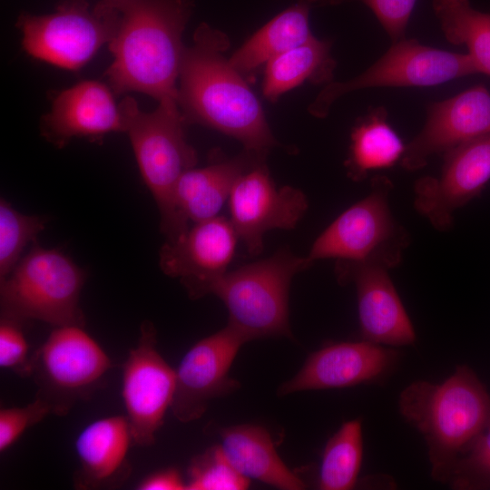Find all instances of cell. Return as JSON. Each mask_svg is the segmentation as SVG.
<instances>
[{
  "label": "cell",
  "instance_id": "15",
  "mask_svg": "<svg viewBox=\"0 0 490 490\" xmlns=\"http://www.w3.org/2000/svg\"><path fill=\"white\" fill-rule=\"evenodd\" d=\"M388 270L374 262L337 260L335 265L338 283L356 287L363 339L391 347L411 345L416 332Z\"/></svg>",
  "mask_w": 490,
  "mask_h": 490
},
{
  "label": "cell",
  "instance_id": "6",
  "mask_svg": "<svg viewBox=\"0 0 490 490\" xmlns=\"http://www.w3.org/2000/svg\"><path fill=\"white\" fill-rule=\"evenodd\" d=\"M84 271L68 256L37 241L0 281L2 315L52 326L84 325L79 306Z\"/></svg>",
  "mask_w": 490,
  "mask_h": 490
},
{
  "label": "cell",
  "instance_id": "27",
  "mask_svg": "<svg viewBox=\"0 0 490 490\" xmlns=\"http://www.w3.org/2000/svg\"><path fill=\"white\" fill-rule=\"evenodd\" d=\"M363 458L362 423L342 424L324 448L318 476L321 490H349L357 483Z\"/></svg>",
  "mask_w": 490,
  "mask_h": 490
},
{
  "label": "cell",
  "instance_id": "13",
  "mask_svg": "<svg viewBox=\"0 0 490 490\" xmlns=\"http://www.w3.org/2000/svg\"><path fill=\"white\" fill-rule=\"evenodd\" d=\"M229 204L230 222L238 238L253 256L262 251L267 231L294 229L308 210V200L301 190L276 187L264 160L239 177Z\"/></svg>",
  "mask_w": 490,
  "mask_h": 490
},
{
  "label": "cell",
  "instance_id": "10",
  "mask_svg": "<svg viewBox=\"0 0 490 490\" xmlns=\"http://www.w3.org/2000/svg\"><path fill=\"white\" fill-rule=\"evenodd\" d=\"M479 74L467 54H457L403 38L361 74L346 82L329 83L309 107L318 118L328 115L336 100L346 93L371 87H426Z\"/></svg>",
  "mask_w": 490,
  "mask_h": 490
},
{
  "label": "cell",
  "instance_id": "25",
  "mask_svg": "<svg viewBox=\"0 0 490 490\" xmlns=\"http://www.w3.org/2000/svg\"><path fill=\"white\" fill-rule=\"evenodd\" d=\"M387 117L386 109L377 107L354 127L346 161L348 175L353 181H362L369 172L391 167L401 160L406 145Z\"/></svg>",
  "mask_w": 490,
  "mask_h": 490
},
{
  "label": "cell",
  "instance_id": "9",
  "mask_svg": "<svg viewBox=\"0 0 490 490\" xmlns=\"http://www.w3.org/2000/svg\"><path fill=\"white\" fill-rule=\"evenodd\" d=\"M112 367L103 348L83 326L55 327L32 357L36 397L52 414L64 416L90 397Z\"/></svg>",
  "mask_w": 490,
  "mask_h": 490
},
{
  "label": "cell",
  "instance_id": "22",
  "mask_svg": "<svg viewBox=\"0 0 490 490\" xmlns=\"http://www.w3.org/2000/svg\"><path fill=\"white\" fill-rule=\"evenodd\" d=\"M220 445L230 465L248 479H256L284 490L305 489V483L283 463L270 435L254 425L221 429Z\"/></svg>",
  "mask_w": 490,
  "mask_h": 490
},
{
  "label": "cell",
  "instance_id": "30",
  "mask_svg": "<svg viewBox=\"0 0 490 490\" xmlns=\"http://www.w3.org/2000/svg\"><path fill=\"white\" fill-rule=\"evenodd\" d=\"M22 321L1 316L0 320V367L19 375L31 377L32 358L21 327Z\"/></svg>",
  "mask_w": 490,
  "mask_h": 490
},
{
  "label": "cell",
  "instance_id": "5",
  "mask_svg": "<svg viewBox=\"0 0 490 490\" xmlns=\"http://www.w3.org/2000/svg\"><path fill=\"white\" fill-rule=\"evenodd\" d=\"M306 257L288 249L242 266L211 281L203 295L214 294L226 306L228 324L248 341L292 338L289 323V290L292 278L309 268Z\"/></svg>",
  "mask_w": 490,
  "mask_h": 490
},
{
  "label": "cell",
  "instance_id": "35",
  "mask_svg": "<svg viewBox=\"0 0 490 490\" xmlns=\"http://www.w3.org/2000/svg\"><path fill=\"white\" fill-rule=\"evenodd\" d=\"M309 5H334L342 3L343 0H299Z\"/></svg>",
  "mask_w": 490,
  "mask_h": 490
},
{
  "label": "cell",
  "instance_id": "7",
  "mask_svg": "<svg viewBox=\"0 0 490 490\" xmlns=\"http://www.w3.org/2000/svg\"><path fill=\"white\" fill-rule=\"evenodd\" d=\"M392 182L385 176L373 179L370 191L334 220L313 242L306 260L374 262L397 267L409 244L407 231L389 208Z\"/></svg>",
  "mask_w": 490,
  "mask_h": 490
},
{
  "label": "cell",
  "instance_id": "14",
  "mask_svg": "<svg viewBox=\"0 0 490 490\" xmlns=\"http://www.w3.org/2000/svg\"><path fill=\"white\" fill-rule=\"evenodd\" d=\"M246 338L229 324L196 342L183 356L176 372L171 409L182 423L199 419L209 403L230 394L240 383L229 376L231 364Z\"/></svg>",
  "mask_w": 490,
  "mask_h": 490
},
{
  "label": "cell",
  "instance_id": "19",
  "mask_svg": "<svg viewBox=\"0 0 490 490\" xmlns=\"http://www.w3.org/2000/svg\"><path fill=\"white\" fill-rule=\"evenodd\" d=\"M113 93L111 88L93 80L60 92L50 112L41 118V135L61 149L74 137L98 139L113 132H125L124 119Z\"/></svg>",
  "mask_w": 490,
  "mask_h": 490
},
{
  "label": "cell",
  "instance_id": "33",
  "mask_svg": "<svg viewBox=\"0 0 490 490\" xmlns=\"http://www.w3.org/2000/svg\"><path fill=\"white\" fill-rule=\"evenodd\" d=\"M376 15L392 40L405 38L408 20L416 0H359Z\"/></svg>",
  "mask_w": 490,
  "mask_h": 490
},
{
  "label": "cell",
  "instance_id": "21",
  "mask_svg": "<svg viewBox=\"0 0 490 490\" xmlns=\"http://www.w3.org/2000/svg\"><path fill=\"white\" fill-rule=\"evenodd\" d=\"M265 157L266 154L245 150L237 157L186 171L174 190V201L181 216L193 223L217 217L239 177Z\"/></svg>",
  "mask_w": 490,
  "mask_h": 490
},
{
  "label": "cell",
  "instance_id": "12",
  "mask_svg": "<svg viewBox=\"0 0 490 490\" xmlns=\"http://www.w3.org/2000/svg\"><path fill=\"white\" fill-rule=\"evenodd\" d=\"M438 176L414 185V207L438 231L453 226L454 212L475 198L490 181V132L444 153Z\"/></svg>",
  "mask_w": 490,
  "mask_h": 490
},
{
  "label": "cell",
  "instance_id": "24",
  "mask_svg": "<svg viewBox=\"0 0 490 490\" xmlns=\"http://www.w3.org/2000/svg\"><path fill=\"white\" fill-rule=\"evenodd\" d=\"M330 46V42L313 36L270 60L262 84L264 96L275 101L306 80L329 83L336 66Z\"/></svg>",
  "mask_w": 490,
  "mask_h": 490
},
{
  "label": "cell",
  "instance_id": "2",
  "mask_svg": "<svg viewBox=\"0 0 490 490\" xmlns=\"http://www.w3.org/2000/svg\"><path fill=\"white\" fill-rule=\"evenodd\" d=\"M121 14L108 44L113 62L106 71L116 94L138 92L158 102L177 99L176 83L185 46L183 31L193 0H103Z\"/></svg>",
  "mask_w": 490,
  "mask_h": 490
},
{
  "label": "cell",
  "instance_id": "26",
  "mask_svg": "<svg viewBox=\"0 0 490 490\" xmlns=\"http://www.w3.org/2000/svg\"><path fill=\"white\" fill-rule=\"evenodd\" d=\"M432 6L446 39L466 45L478 73L490 76V13L469 0H433Z\"/></svg>",
  "mask_w": 490,
  "mask_h": 490
},
{
  "label": "cell",
  "instance_id": "18",
  "mask_svg": "<svg viewBox=\"0 0 490 490\" xmlns=\"http://www.w3.org/2000/svg\"><path fill=\"white\" fill-rule=\"evenodd\" d=\"M397 360L396 350L368 340L333 343L312 353L300 370L279 387L278 394L368 383L382 377Z\"/></svg>",
  "mask_w": 490,
  "mask_h": 490
},
{
  "label": "cell",
  "instance_id": "34",
  "mask_svg": "<svg viewBox=\"0 0 490 490\" xmlns=\"http://www.w3.org/2000/svg\"><path fill=\"white\" fill-rule=\"evenodd\" d=\"M141 490H183L187 489L186 481L181 473L172 467L154 472L138 484Z\"/></svg>",
  "mask_w": 490,
  "mask_h": 490
},
{
  "label": "cell",
  "instance_id": "4",
  "mask_svg": "<svg viewBox=\"0 0 490 490\" xmlns=\"http://www.w3.org/2000/svg\"><path fill=\"white\" fill-rule=\"evenodd\" d=\"M119 106L141 175L159 209L161 230L166 241H175L190 228L176 208L175 186L197 163L196 151L186 140L177 99L160 101L152 112L142 111L131 96Z\"/></svg>",
  "mask_w": 490,
  "mask_h": 490
},
{
  "label": "cell",
  "instance_id": "28",
  "mask_svg": "<svg viewBox=\"0 0 490 490\" xmlns=\"http://www.w3.org/2000/svg\"><path fill=\"white\" fill-rule=\"evenodd\" d=\"M47 220L16 211L7 201H0V281L4 280L20 260L25 246L36 240Z\"/></svg>",
  "mask_w": 490,
  "mask_h": 490
},
{
  "label": "cell",
  "instance_id": "11",
  "mask_svg": "<svg viewBox=\"0 0 490 490\" xmlns=\"http://www.w3.org/2000/svg\"><path fill=\"white\" fill-rule=\"evenodd\" d=\"M175 384L176 372L160 354L155 327L146 320L122 368V397L135 445L154 444L172 407Z\"/></svg>",
  "mask_w": 490,
  "mask_h": 490
},
{
  "label": "cell",
  "instance_id": "1",
  "mask_svg": "<svg viewBox=\"0 0 490 490\" xmlns=\"http://www.w3.org/2000/svg\"><path fill=\"white\" fill-rule=\"evenodd\" d=\"M230 46L221 31L202 23L182 54L177 103L185 122H197L239 140L245 150L267 154L278 144L260 103L223 55Z\"/></svg>",
  "mask_w": 490,
  "mask_h": 490
},
{
  "label": "cell",
  "instance_id": "32",
  "mask_svg": "<svg viewBox=\"0 0 490 490\" xmlns=\"http://www.w3.org/2000/svg\"><path fill=\"white\" fill-rule=\"evenodd\" d=\"M490 480V427L480 435L458 462L451 484L470 486L477 481Z\"/></svg>",
  "mask_w": 490,
  "mask_h": 490
},
{
  "label": "cell",
  "instance_id": "8",
  "mask_svg": "<svg viewBox=\"0 0 490 490\" xmlns=\"http://www.w3.org/2000/svg\"><path fill=\"white\" fill-rule=\"evenodd\" d=\"M121 14L99 0H64L54 13L22 12L15 25L22 44L31 56L67 70H79L115 36Z\"/></svg>",
  "mask_w": 490,
  "mask_h": 490
},
{
  "label": "cell",
  "instance_id": "31",
  "mask_svg": "<svg viewBox=\"0 0 490 490\" xmlns=\"http://www.w3.org/2000/svg\"><path fill=\"white\" fill-rule=\"evenodd\" d=\"M52 414L44 400L35 399L24 407L2 408L0 410V452L12 446L24 432Z\"/></svg>",
  "mask_w": 490,
  "mask_h": 490
},
{
  "label": "cell",
  "instance_id": "16",
  "mask_svg": "<svg viewBox=\"0 0 490 490\" xmlns=\"http://www.w3.org/2000/svg\"><path fill=\"white\" fill-rule=\"evenodd\" d=\"M239 238L230 220L217 216L196 222L177 240L160 250L162 272L179 278L191 299L203 297L205 288L224 275Z\"/></svg>",
  "mask_w": 490,
  "mask_h": 490
},
{
  "label": "cell",
  "instance_id": "20",
  "mask_svg": "<svg viewBox=\"0 0 490 490\" xmlns=\"http://www.w3.org/2000/svg\"><path fill=\"white\" fill-rule=\"evenodd\" d=\"M132 436L125 416H110L86 426L75 440L80 464L75 485L83 489L112 485L130 473Z\"/></svg>",
  "mask_w": 490,
  "mask_h": 490
},
{
  "label": "cell",
  "instance_id": "23",
  "mask_svg": "<svg viewBox=\"0 0 490 490\" xmlns=\"http://www.w3.org/2000/svg\"><path fill=\"white\" fill-rule=\"evenodd\" d=\"M310 5L299 1L273 17L229 59L240 74L250 73L311 37Z\"/></svg>",
  "mask_w": 490,
  "mask_h": 490
},
{
  "label": "cell",
  "instance_id": "29",
  "mask_svg": "<svg viewBox=\"0 0 490 490\" xmlns=\"http://www.w3.org/2000/svg\"><path fill=\"white\" fill-rule=\"evenodd\" d=\"M250 479L228 461L220 445L195 456L188 468L187 490H243Z\"/></svg>",
  "mask_w": 490,
  "mask_h": 490
},
{
  "label": "cell",
  "instance_id": "17",
  "mask_svg": "<svg viewBox=\"0 0 490 490\" xmlns=\"http://www.w3.org/2000/svg\"><path fill=\"white\" fill-rule=\"evenodd\" d=\"M488 132L490 92L476 85L428 107L426 123L406 145L401 165L407 171H417L432 155Z\"/></svg>",
  "mask_w": 490,
  "mask_h": 490
},
{
  "label": "cell",
  "instance_id": "3",
  "mask_svg": "<svg viewBox=\"0 0 490 490\" xmlns=\"http://www.w3.org/2000/svg\"><path fill=\"white\" fill-rule=\"evenodd\" d=\"M404 419L424 436L432 477L450 484L460 459L490 427V396L466 366L441 383L417 380L398 397Z\"/></svg>",
  "mask_w": 490,
  "mask_h": 490
}]
</instances>
